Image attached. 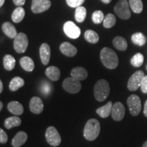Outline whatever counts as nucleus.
Listing matches in <instances>:
<instances>
[{"mask_svg": "<svg viewBox=\"0 0 147 147\" xmlns=\"http://www.w3.org/2000/svg\"><path fill=\"white\" fill-rule=\"evenodd\" d=\"M63 88L65 91L69 93L76 94L81 89V84H80V80L71 76L66 78L63 80Z\"/></svg>", "mask_w": 147, "mask_h": 147, "instance_id": "7", "label": "nucleus"}, {"mask_svg": "<svg viewBox=\"0 0 147 147\" xmlns=\"http://www.w3.org/2000/svg\"><path fill=\"white\" fill-rule=\"evenodd\" d=\"M8 110L10 113L16 116L22 115L24 111L23 105L17 101H12L9 103L8 104Z\"/></svg>", "mask_w": 147, "mask_h": 147, "instance_id": "17", "label": "nucleus"}, {"mask_svg": "<svg viewBox=\"0 0 147 147\" xmlns=\"http://www.w3.org/2000/svg\"><path fill=\"white\" fill-rule=\"evenodd\" d=\"M27 134L25 131H19L16 134L12 140V145L13 147H20L26 142Z\"/></svg>", "mask_w": 147, "mask_h": 147, "instance_id": "19", "label": "nucleus"}, {"mask_svg": "<svg viewBox=\"0 0 147 147\" xmlns=\"http://www.w3.org/2000/svg\"><path fill=\"white\" fill-rule=\"evenodd\" d=\"M116 23V17L113 14H108L105 16L103 25L105 28L109 29L113 27Z\"/></svg>", "mask_w": 147, "mask_h": 147, "instance_id": "33", "label": "nucleus"}, {"mask_svg": "<svg viewBox=\"0 0 147 147\" xmlns=\"http://www.w3.org/2000/svg\"><path fill=\"white\" fill-rule=\"evenodd\" d=\"M29 40L27 35L24 33H19L14 38V49L18 53H23L27 51Z\"/></svg>", "mask_w": 147, "mask_h": 147, "instance_id": "8", "label": "nucleus"}, {"mask_svg": "<svg viewBox=\"0 0 147 147\" xmlns=\"http://www.w3.org/2000/svg\"><path fill=\"white\" fill-rule=\"evenodd\" d=\"M25 84V80L19 76L14 77L11 80L9 84V89L11 91H16L23 87Z\"/></svg>", "mask_w": 147, "mask_h": 147, "instance_id": "23", "label": "nucleus"}, {"mask_svg": "<svg viewBox=\"0 0 147 147\" xmlns=\"http://www.w3.org/2000/svg\"><path fill=\"white\" fill-rule=\"evenodd\" d=\"M20 65L24 70L31 72L34 69L35 64L32 59L29 57H23L20 59Z\"/></svg>", "mask_w": 147, "mask_h": 147, "instance_id": "22", "label": "nucleus"}, {"mask_svg": "<svg viewBox=\"0 0 147 147\" xmlns=\"http://www.w3.org/2000/svg\"><path fill=\"white\" fill-rule=\"evenodd\" d=\"M144 63V56L142 53H136L131 59V64L134 67H139Z\"/></svg>", "mask_w": 147, "mask_h": 147, "instance_id": "32", "label": "nucleus"}, {"mask_svg": "<svg viewBox=\"0 0 147 147\" xmlns=\"http://www.w3.org/2000/svg\"><path fill=\"white\" fill-rule=\"evenodd\" d=\"M2 31L10 38H15L18 34L15 27L10 22H5L3 24Z\"/></svg>", "mask_w": 147, "mask_h": 147, "instance_id": "21", "label": "nucleus"}, {"mask_svg": "<svg viewBox=\"0 0 147 147\" xmlns=\"http://www.w3.org/2000/svg\"><path fill=\"white\" fill-rule=\"evenodd\" d=\"M59 49L61 52L63 53L64 55L67 57H74L77 53L76 48L69 43V42H63L60 45Z\"/></svg>", "mask_w": 147, "mask_h": 147, "instance_id": "15", "label": "nucleus"}, {"mask_svg": "<svg viewBox=\"0 0 147 147\" xmlns=\"http://www.w3.org/2000/svg\"><path fill=\"white\" fill-rule=\"evenodd\" d=\"M146 70H147V65H146Z\"/></svg>", "mask_w": 147, "mask_h": 147, "instance_id": "46", "label": "nucleus"}, {"mask_svg": "<svg viewBox=\"0 0 147 147\" xmlns=\"http://www.w3.org/2000/svg\"><path fill=\"white\" fill-rule=\"evenodd\" d=\"M3 89V82H2V81H1V80H0V93H2Z\"/></svg>", "mask_w": 147, "mask_h": 147, "instance_id": "41", "label": "nucleus"}, {"mask_svg": "<svg viewBox=\"0 0 147 147\" xmlns=\"http://www.w3.org/2000/svg\"><path fill=\"white\" fill-rule=\"evenodd\" d=\"M144 115L146 117H147V100L145 102L144 107Z\"/></svg>", "mask_w": 147, "mask_h": 147, "instance_id": "40", "label": "nucleus"}, {"mask_svg": "<svg viewBox=\"0 0 147 147\" xmlns=\"http://www.w3.org/2000/svg\"><path fill=\"white\" fill-rule=\"evenodd\" d=\"M101 1H102L103 3H106V4H108V3H109L111 2L112 0H101Z\"/></svg>", "mask_w": 147, "mask_h": 147, "instance_id": "42", "label": "nucleus"}, {"mask_svg": "<svg viewBox=\"0 0 147 147\" xmlns=\"http://www.w3.org/2000/svg\"><path fill=\"white\" fill-rule=\"evenodd\" d=\"M110 86L104 79L98 80L94 86V96L98 102H104L110 94Z\"/></svg>", "mask_w": 147, "mask_h": 147, "instance_id": "3", "label": "nucleus"}, {"mask_svg": "<svg viewBox=\"0 0 147 147\" xmlns=\"http://www.w3.org/2000/svg\"><path fill=\"white\" fill-rule=\"evenodd\" d=\"M8 136L3 129H0V143L5 144L8 141Z\"/></svg>", "mask_w": 147, "mask_h": 147, "instance_id": "36", "label": "nucleus"}, {"mask_svg": "<svg viewBox=\"0 0 147 147\" xmlns=\"http://www.w3.org/2000/svg\"><path fill=\"white\" fill-rule=\"evenodd\" d=\"M140 88L141 91H142L143 93L147 94V75L144 76V78H143L142 82H141Z\"/></svg>", "mask_w": 147, "mask_h": 147, "instance_id": "38", "label": "nucleus"}, {"mask_svg": "<svg viewBox=\"0 0 147 147\" xmlns=\"http://www.w3.org/2000/svg\"><path fill=\"white\" fill-rule=\"evenodd\" d=\"M115 12L121 19L127 20L131 17V12L127 0H119L115 6Z\"/></svg>", "mask_w": 147, "mask_h": 147, "instance_id": "4", "label": "nucleus"}, {"mask_svg": "<svg viewBox=\"0 0 147 147\" xmlns=\"http://www.w3.org/2000/svg\"><path fill=\"white\" fill-rule=\"evenodd\" d=\"M71 76L78 80H84L87 78L88 72L87 69L82 67H76L71 71Z\"/></svg>", "mask_w": 147, "mask_h": 147, "instance_id": "16", "label": "nucleus"}, {"mask_svg": "<svg viewBox=\"0 0 147 147\" xmlns=\"http://www.w3.org/2000/svg\"><path fill=\"white\" fill-rule=\"evenodd\" d=\"M29 110L32 113L38 115L42 113L44 110L43 102L40 97H33L29 102Z\"/></svg>", "mask_w": 147, "mask_h": 147, "instance_id": "13", "label": "nucleus"}, {"mask_svg": "<svg viewBox=\"0 0 147 147\" xmlns=\"http://www.w3.org/2000/svg\"><path fill=\"white\" fill-rule=\"evenodd\" d=\"M47 76L52 81H57L60 78L61 72L59 69L56 66H50L45 71Z\"/></svg>", "mask_w": 147, "mask_h": 147, "instance_id": "20", "label": "nucleus"}, {"mask_svg": "<svg viewBox=\"0 0 147 147\" xmlns=\"http://www.w3.org/2000/svg\"><path fill=\"white\" fill-rule=\"evenodd\" d=\"M127 104L129 109L130 114L134 117H136L140 114L142 108L140 98L136 95H131L127 98Z\"/></svg>", "mask_w": 147, "mask_h": 147, "instance_id": "5", "label": "nucleus"}, {"mask_svg": "<svg viewBox=\"0 0 147 147\" xmlns=\"http://www.w3.org/2000/svg\"><path fill=\"white\" fill-rule=\"evenodd\" d=\"M3 67L8 71L12 70L15 67L16 60L13 56L10 55H5L3 57Z\"/></svg>", "mask_w": 147, "mask_h": 147, "instance_id": "27", "label": "nucleus"}, {"mask_svg": "<svg viewBox=\"0 0 147 147\" xmlns=\"http://www.w3.org/2000/svg\"><path fill=\"white\" fill-rule=\"evenodd\" d=\"M85 0H66L67 4L71 8H77L80 6Z\"/></svg>", "mask_w": 147, "mask_h": 147, "instance_id": "35", "label": "nucleus"}, {"mask_svg": "<svg viewBox=\"0 0 147 147\" xmlns=\"http://www.w3.org/2000/svg\"><path fill=\"white\" fill-rule=\"evenodd\" d=\"M113 106V102L111 101H109L106 105L97 108L96 110V113L102 118H107L111 115Z\"/></svg>", "mask_w": 147, "mask_h": 147, "instance_id": "18", "label": "nucleus"}, {"mask_svg": "<svg viewBox=\"0 0 147 147\" xmlns=\"http://www.w3.org/2000/svg\"><path fill=\"white\" fill-rule=\"evenodd\" d=\"M5 2V0H0V7H1Z\"/></svg>", "mask_w": 147, "mask_h": 147, "instance_id": "43", "label": "nucleus"}, {"mask_svg": "<svg viewBox=\"0 0 147 147\" xmlns=\"http://www.w3.org/2000/svg\"><path fill=\"white\" fill-rule=\"evenodd\" d=\"M129 6L134 13L140 14L143 10V3L142 0H129Z\"/></svg>", "mask_w": 147, "mask_h": 147, "instance_id": "29", "label": "nucleus"}, {"mask_svg": "<svg viewBox=\"0 0 147 147\" xmlns=\"http://www.w3.org/2000/svg\"><path fill=\"white\" fill-rule=\"evenodd\" d=\"M51 5L50 0H32V10L34 13H42L49 9Z\"/></svg>", "mask_w": 147, "mask_h": 147, "instance_id": "11", "label": "nucleus"}, {"mask_svg": "<svg viewBox=\"0 0 147 147\" xmlns=\"http://www.w3.org/2000/svg\"><path fill=\"white\" fill-rule=\"evenodd\" d=\"M25 11L21 6H18L13 11L12 14V20L14 23H18L23 21L25 17Z\"/></svg>", "mask_w": 147, "mask_h": 147, "instance_id": "24", "label": "nucleus"}, {"mask_svg": "<svg viewBox=\"0 0 147 147\" xmlns=\"http://www.w3.org/2000/svg\"><path fill=\"white\" fill-rule=\"evenodd\" d=\"M40 91H41L42 93H44V94H49V93H50L51 91V86H50V84H49V82H45V84H42V87H41V89H40Z\"/></svg>", "mask_w": 147, "mask_h": 147, "instance_id": "37", "label": "nucleus"}, {"mask_svg": "<svg viewBox=\"0 0 147 147\" xmlns=\"http://www.w3.org/2000/svg\"><path fill=\"white\" fill-rule=\"evenodd\" d=\"M142 147H147V140L146 141V142H144V144H143Z\"/></svg>", "mask_w": 147, "mask_h": 147, "instance_id": "45", "label": "nucleus"}, {"mask_svg": "<svg viewBox=\"0 0 147 147\" xmlns=\"http://www.w3.org/2000/svg\"><path fill=\"white\" fill-rule=\"evenodd\" d=\"M3 106V102H0V110H2Z\"/></svg>", "mask_w": 147, "mask_h": 147, "instance_id": "44", "label": "nucleus"}, {"mask_svg": "<svg viewBox=\"0 0 147 147\" xmlns=\"http://www.w3.org/2000/svg\"><path fill=\"white\" fill-rule=\"evenodd\" d=\"M144 76V73L142 70H138L134 72L128 80V89L130 91H135L138 89H139V87H140L141 82H142Z\"/></svg>", "mask_w": 147, "mask_h": 147, "instance_id": "9", "label": "nucleus"}, {"mask_svg": "<svg viewBox=\"0 0 147 147\" xmlns=\"http://www.w3.org/2000/svg\"><path fill=\"white\" fill-rule=\"evenodd\" d=\"M65 34L71 39H76L80 36V29L72 21H67L63 25Z\"/></svg>", "mask_w": 147, "mask_h": 147, "instance_id": "10", "label": "nucleus"}, {"mask_svg": "<svg viewBox=\"0 0 147 147\" xmlns=\"http://www.w3.org/2000/svg\"><path fill=\"white\" fill-rule=\"evenodd\" d=\"M113 45L116 49L121 51H125L127 49V42L126 40L121 36H117L114 38Z\"/></svg>", "mask_w": 147, "mask_h": 147, "instance_id": "26", "label": "nucleus"}, {"mask_svg": "<svg viewBox=\"0 0 147 147\" xmlns=\"http://www.w3.org/2000/svg\"><path fill=\"white\" fill-rule=\"evenodd\" d=\"M13 2L16 5L18 6H22L25 4V0H13Z\"/></svg>", "mask_w": 147, "mask_h": 147, "instance_id": "39", "label": "nucleus"}, {"mask_svg": "<svg viewBox=\"0 0 147 147\" xmlns=\"http://www.w3.org/2000/svg\"><path fill=\"white\" fill-rule=\"evenodd\" d=\"M87 10L83 6L77 7L75 10V19L78 23H82L86 18Z\"/></svg>", "mask_w": 147, "mask_h": 147, "instance_id": "30", "label": "nucleus"}, {"mask_svg": "<svg viewBox=\"0 0 147 147\" xmlns=\"http://www.w3.org/2000/svg\"><path fill=\"white\" fill-rule=\"evenodd\" d=\"M100 59L103 65L110 69H115L119 65V58L113 49L105 47L101 51Z\"/></svg>", "mask_w": 147, "mask_h": 147, "instance_id": "1", "label": "nucleus"}, {"mask_svg": "<svg viewBox=\"0 0 147 147\" xmlns=\"http://www.w3.org/2000/svg\"><path fill=\"white\" fill-rule=\"evenodd\" d=\"M104 14L101 10H96L92 14V21L95 24H100L104 21Z\"/></svg>", "mask_w": 147, "mask_h": 147, "instance_id": "34", "label": "nucleus"}, {"mask_svg": "<svg viewBox=\"0 0 147 147\" xmlns=\"http://www.w3.org/2000/svg\"><path fill=\"white\" fill-rule=\"evenodd\" d=\"M111 115L115 121H120L122 120L125 115V109L123 104L119 102L115 103L112 109Z\"/></svg>", "mask_w": 147, "mask_h": 147, "instance_id": "12", "label": "nucleus"}, {"mask_svg": "<svg viewBox=\"0 0 147 147\" xmlns=\"http://www.w3.org/2000/svg\"><path fill=\"white\" fill-rule=\"evenodd\" d=\"M84 37L88 42L91 44H96L100 40L98 34L93 30L86 31L84 34Z\"/></svg>", "mask_w": 147, "mask_h": 147, "instance_id": "31", "label": "nucleus"}, {"mask_svg": "<svg viewBox=\"0 0 147 147\" xmlns=\"http://www.w3.org/2000/svg\"><path fill=\"white\" fill-rule=\"evenodd\" d=\"M21 124V119L19 117L16 116H13V117H8L5 119L4 121V126L5 127L8 129H12L14 127L19 126Z\"/></svg>", "mask_w": 147, "mask_h": 147, "instance_id": "25", "label": "nucleus"}, {"mask_svg": "<svg viewBox=\"0 0 147 147\" xmlns=\"http://www.w3.org/2000/svg\"><path fill=\"white\" fill-rule=\"evenodd\" d=\"M131 41L136 45L142 47V46L146 44V38L142 33H135V34L131 36Z\"/></svg>", "mask_w": 147, "mask_h": 147, "instance_id": "28", "label": "nucleus"}, {"mask_svg": "<svg viewBox=\"0 0 147 147\" xmlns=\"http://www.w3.org/2000/svg\"><path fill=\"white\" fill-rule=\"evenodd\" d=\"M47 142L52 146H57L61 142V138L57 129L53 126H50L47 129L45 134Z\"/></svg>", "mask_w": 147, "mask_h": 147, "instance_id": "6", "label": "nucleus"}, {"mask_svg": "<svg viewBox=\"0 0 147 147\" xmlns=\"http://www.w3.org/2000/svg\"><path fill=\"white\" fill-rule=\"evenodd\" d=\"M100 123L98 120L91 119L87 121L84 127L83 136L89 141L94 140L98 137L100 132Z\"/></svg>", "mask_w": 147, "mask_h": 147, "instance_id": "2", "label": "nucleus"}, {"mask_svg": "<svg viewBox=\"0 0 147 147\" xmlns=\"http://www.w3.org/2000/svg\"><path fill=\"white\" fill-rule=\"evenodd\" d=\"M40 55L42 63L44 65H48L51 58V48L47 43H43L40 48Z\"/></svg>", "mask_w": 147, "mask_h": 147, "instance_id": "14", "label": "nucleus"}]
</instances>
